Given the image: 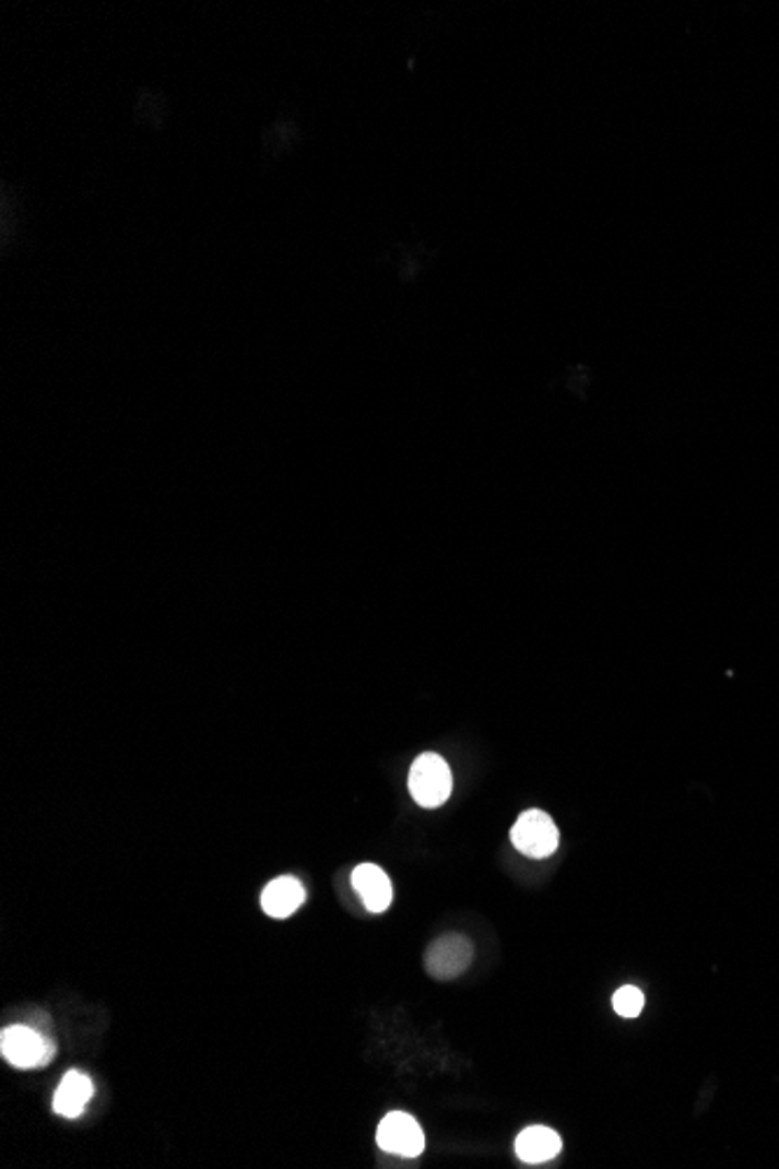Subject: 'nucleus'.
<instances>
[{
	"mask_svg": "<svg viewBox=\"0 0 779 1169\" xmlns=\"http://www.w3.org/2000/svg\"><path fill=\"white\" fill-rule=\"evenodd\" d=\"M0 1053L16 1070H40L55 1060L57 1043L31 1025H12L0 1035Z\"/></svg>",
	"mask_w": 779,
	"mask_h": 1169,
	"instance_id": "obj_1",
	"label": "nucleus"
},
{
	"mask_svg": "<svg viewBox=\"0 0 779 1169\" xmlns=\"http://www.w3.org/2000/svg\"><path fill=\"white\" fill-rule=\"evenodd\" d=\"M563 1150V1140L556 1130L544 1125L526 1127L516 1140V1156L528 1165L553 1160Z\"/></svg>",
	"mask_w": 779,
	"mask_h": 1169,
	"instance_id": "obj_9",
	"label": "nucleus"
},
{
	"mask_svg": "<svg viewBox=\"0 0 779 1169\" xmlns=\"http://www.w3.org/2000/svg\"><path fill=\"white\" fill-rule=\"evenodd\" d=\"M376 1142L386 1150L402 1158H418L425 1150V1132L411 1113L392 1111L376 1130Z\"/></svg>",
	"mask_w": 779,
	"mask_h": 1169,
	"instance_id": "obj_5",
	"label": "nucleus"
},
{
	"mask_svg": "<svg viewBox=\"0 0 779 1169\" xmlns=\"http://www.w3.org/2000/svg\"><path fill=\"white\" fill-rule=\"evenodd\" d=\"M304 901H306V889L297 878H294V875H281V878L271 881L262 891L264 913L275 920H285L294 916Z\"/></svg>",
	"mask_w": 779,
	"mask_h": 1169,
	"instance_id": "obj_8",
	"label": "nucleus"
},
{
	"mask_svg": "<svg viewBox=\"0 0 779 1169\" xmlns=\"http://www.w3.org/2000/svg\"><path fill=\"white\" fill-rule=\"evenodd\" d=\"M645 1008V994L635 985H623L614 994V1011L621 1018H637Z\"/></svg>",
	"mask_w": 779,
	"mask_h": 1169,
	"instance_id": "obj_10",
	"label": "nucleus"
},
{
	"mask_svg": "<svg viewBox=\"0 0 779 1169\" xmlns=\"http://www.w3.org/2000/svg\"><path fill=\"white\" fill-rule=\"evenodd\" d=\"M514 848L532 859H546L558 850L560 834L556 822L544 811H528L516 819L511 829Z\"/></svg>",
	"mask_w": 779,
	"mask_h": 1169,
	"instance_id": "obj_3",
	"label": "nucleus"
},
{
	"mask_svg": "<svg viewBox=\"0 0 779 1169\" xmlns=\"http://www.w3.org/2000/svg\"><path fill=\"white\" fill-rule=\"evenodd\" d=\"M353 887L362 897L369 913H383L392 904V883L388 873L376 864H359L353 871Z\"/></svg>",
	"mask_w": 779,
	"mask_h": 1169,
	"instance_id": "obj_6",
	"label": "nucleus"
},
{
	"mask_svg": "<svg viewBox=\"0 0 779 1169\" xmlns=\"http://www.w3.org/2000/svg\"><path fill=\"white\" fill-rule=\"evenodd\" d=\"M92 1097L94 1081L78 1070H71L61 1078L55 1099H51V1109L63 1119H80L86 1105L92 1102Z\"/></svg>",
	"mask_w": 779,
	"mask_h": 1169,
	"instance_id": "obj_7",
	"label": "nucleus"
},
{
	"mask_svg": "<svg viewBox=\"0 0 779 1169\" xmlns=\"http://www.w3.org/2000/svg\"><path fill=\"white\" fill-rule=\"evenodd\" d=\"M474 945L462 934H446L429 945L425 953V969L437 981H453L470 969Z\"/></svg>",
	"mask_w": 779,
	"mask_h": 1169,
	"instance_id": "obj_4",
	"label": "nucleus"
},
{
	"mask_svg": "<svg viewBox=\"0 0 779 1169\" xmlns=\"http://www.w3.org/2000/svg\"><path fill=\"white\" fill-rule=\"evenodd\" d=\"M409 792L423 807H439L453 792V772L439 754H421L409 772Z\"/></svg>",
	"mask_w": 779,
	"mask_h": 1169,
	"instance_id": "obj_2",
	"label": "nucleus"
}]
</instances>
